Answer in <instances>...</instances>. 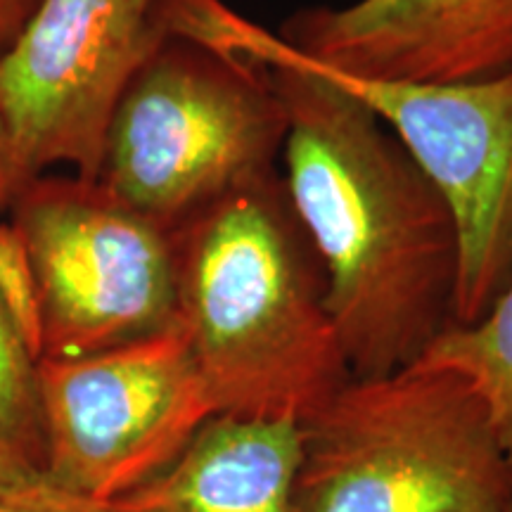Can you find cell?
<instances>
[{"label": "cell", "mask_w": 512, "mask_h": 512, "mask_svg": "<svg viewBox=\"0 0 512 512\" xmlns=\"http://www.w3.org/2000/svg\"><path fill=\"white\" fill-rule=\"evenodd\" d=\"M287 133L280 178L325 275L354 377L418 363L453 323L458 233L444 195L366 105L271 60Z\"/></svg>", "instance_id": "cell-1"}, {"label": "cell", "mask_w": 512, "mask_h": 512, "mask_svg": "<svg viewBox=\"0 0 512 512\" xmlns=\"http://www.w3.org/2000/svg\"><path fill=\"white\" fill-rule=\"evenodd\" d=\"M178 320L216 415L304 422L351 377L278 174L174 230Z\"/></svg>", "instance_id": "cell-2"}, {"label": "cell", "mask_w": 512, "mask_h": 512, "mask_svg": "<svg viewBox=\"0 0 512 512\" xmlns=\"http://www.w3.org/2000/svg\"><path fill=\"white\" fill-rule=\"evenodd\" d=\"M294 512H510L512 465L456 370L351 377L299 422Z\"/></svg>", "instance_id": "cell-3"}, {"label": "cell", "mask_w": 512, "mask_h": 512, "mask_svg": "<svg viewBox=\"0 0 512 512\" xmlns=\"http://www.w3.org/2000/svg\"><path fill=\"white\" fill-rule=\"evenodd\" d=\"M169 38L254 64L283 60L366 105L434 183L458 233L453 323L475 325L512 275V72L470 83L363 79L309 60L223 0H162Z\"/></svg>", "instance_id": "cell-4"}, {"label": "cell", "mask_w": 512, "mask_h": 512, "mask_svg": "<svg viewBox=\"0 0 512 512\" xmlns=\"http://www.w3.org/2000/svg\"><path fill=\"white\" fill-rule=\"evenodd\" d=\"M285 133L266 67L169 38L114 107L95 181L174 233L230 192L278 174Z\"/></svg>", "instance_id": "cell-5"}, {"label": "cell", "mask_w": 512, "mask_h": 512, "mask_svg": "<svg viewBox=\"0 0 512 512\" xmlns=\"http://www.w3.org/2000/svg\"><path fill=\"white\" fill-rule=\"evenodd\" d=\"M12 209L38 285L41 358L98 354L178 323L174 233L105 185L34 178Z\"/></svg>", "instance_id": "cell-6"}, {"label": "cell", "mask_w": 512, "mask_h": 512, "mask_svg": "<svg viewBox=\"0 0 512 512\" xmlns=\"http://www.w3.org/2000/svg\"><path fill=\"white\" fill-rule=\"evenodd\" d=\"M46 479L110 505L169 467L214 418V403L176 325L121 347L38 361Z\"/></svg>", "instance_id": "cell-7"}, {"label": "cell", "mask_w": 512, "mask_h": 512, "mask_svg": "<svg viewBox=\"0 0 512 512\" xmlns=\"http://www.w3.org/2000/svg\"><path fill=\"white\" fill-rule=\"evenodd\" d=\"M166 41L162 0H38L0 53V110L24 181L57 164L95 181L114 107Z\"/></svg>", "instance_id": "cell-8"}, {"label": "cell", "mask_w": 512, "mask_h": 512, "mask_svg": "<svg viewBox=\"0 0 512 512\" xmlns=\"http://www.w3.org/2000/svg\"><path fill=\"white\" fill-rule=\"evenodd\" d=\"M278 36L309 60L411 83L512 72V0H354L290 15Z\"/></svg>", "instance_id": "cell-9"}, {"label": "cell", "mask_w": 512, "mask_h": 512, "mask_svg": "<svg viewBox=\"0 0 512 512\" xmlns=\"http://www.w3.org/2000/svg\"><path fill=\"white\" fill-rule=\"evenodd\" d=\"M299 422L214 415L162 475L110 512H294Z\"/></svg>", "instance_id": "cell-10"}, {"label": "cell", "mask_w": 512, "mask_h": 512, "mask_svg": "<svg viewBox=\"0 0 512 512\" xmlns=\"http://www.w3.org/2000/svg\"><path fill=\"white\" fill-rule=\"evenodd\" d=\"M418 363L456 370L475 384L512 465V275L479 323L448 325Z\"/></svg>", "instance_id": "cell-11"}, {"label": "cell", "mask_w": 512, "mask_h": 512, "mask_svg": "<svg viewBox=\"0 0 512 512\" xmlns=\"http://www.w3.org/2000/svg\"><path fill=\"white\" fill-rule=\"evenodd\" d=\"M46 479L38 358L0 304V494Z\"/></svg>", "instance_id": "cell-12"}, {"label": "cell", "mask_w": 512, "mask_h": 512, "mask_svg": "<svg viewBox=\"0 0 512 512\" xmlns=\"http://www.w3.org/2000/svg\"><path fill=\"white\" fill-rule=\"evenodd\" d=\"M0 304L10 313L19 335L41 358V309L29 252L15 223H0Z\"/></svg>", "instance_id": "cell-13"}, {"label": "cell", "mask_w": 512, "mask_h": 512, "mask_svg": "<svg viewBox=\"0 0 512 512\" xmlns=\"http://www.w3.org/2000/svg\"><path fill=\"white\" fill-rule=\"evenodd\" d=\"M0 512H110V508L67 494L43 479L0 494Z\"/></svg>", "instance_id": "cell-14"}, {"label": "cell", "mask_w": 512, "mask_h": 512, "mask_svg": "<svg viewBox=\"0 0 512 512\" xmlns=\"http://www.w3.org/2000/svg\"><path fill=\"white\" fill-rule=\"evenodd\" d=\"M3 53V50H0ZM27 185L22 171H19L15 147H12L8 124H5L3 110H0V209L15 202L19 190Z\"/></svg>", "instance_id": "cell-15"}, {"label": "cell", "mask_w": 512, "mask_h": 512, "mask_svg": "<svg viewBox=\"0 0 512 512\" xmlns=\"http://www.w3.org/2000/svg\"><path fill=\"white\" fill-rule=\"evenodd\" d=\"M36 5L38 0H0V50L12 46Z\"/></svg>", "instance_id": "cell-16"}, {"label": "cell", "mask_w": 512, "mask_h": 512, "mask_svg": "<svg viewBox=\"0 0 512 512\" xmlns=\"http://www.w3.org/2000/svg\"><path fill=\"white\" fill-rule=\"evenodd\" d=\"M510 512H512V510H510Z\"/></svg>", "instance_id": "cell-17"}]
</instances>
